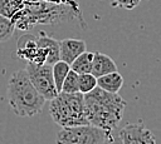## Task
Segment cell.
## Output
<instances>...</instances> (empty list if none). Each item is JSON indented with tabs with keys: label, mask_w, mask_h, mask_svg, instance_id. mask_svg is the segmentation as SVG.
<instances>
[{
	"label": "cell",
	"mask_w": 161,
	"mask_h": 144,
	"mask_svg": "<svg viewBox=\"0 0 161 144\" xmlns=\"http://www.w3.org/2000/svg\"><path fill=\"white\" fill-rule=\"evenodd\" d=\"M6 99L13 113L21 118L39 114L45 104V98L33 85L26 69L16 70L9 78Z\"/></svg>",
	"instance_id": "cell-2"
},
{
	"label": "cell",
	"mask_w": 161,
	"mask_h": 144,
	"mask_svg": "<svg viewBox=\"0 0 161 144\" xmlns=\"http://www.w3.org/2000/svg\"><path fill=\"white\" fill-rule=\"evenodd\" d=\"M84 101L89 124L106 131H114L118 128L127 106L118 93H108L99 86L84 94Z\"/></svg>",
	"instance_id": "cell-1"
},
{
	"label": "cell",
	"mask_w": 161,
	"mask_h": 144,
	"mask_svg": "<svg viewBox=\"0 0 161 144\" xmlns=\"http://www.w3.org/2000/svg\"><path fill=\"white\" fill-rule=\"evenodd\" d=\"M36 38H38V45L44 48L48 53L47 64L54 65L55 63H58L60 60V44H59V41L45 35L44 33H40V35Z\"/></svg>",
	"instance_id": "cell-10"
},
{
	"label": "cell",
	"mask_w": 161,
	"mask_h": 144,
	"mask_svg": "<svg viewBox=\"0 0 161 144\" xmlns=\"http://www.w3.org/2000/svg\"><path fill=\"white\" fill-rule=\"evenodd\" d=\"M69 71H70V64H68L63 60H59L58 63H55L53 65V76H54V83H55L58 93L62 91L63 83Z\"/></svg>",
	"instance_id": "cell-13"
},
{
	"label": "cell",
	"mask_w": 161,
	"mask_h": 144,
	"mask_svg": "<svg viewBox=\"0 0 161 144\" xmlns=\"http://www.w3.org/2000/svg\"><path fill=\"white\" fill-rule=\"evenodd\" d=\"M117 71V65L116 63L112 60L111 56L103 54V53H94V58H93V64H92V70L91 73L99 78V76H103L106 74H109V73H114Z\"/></svg>",
	"instance_id": "cell-9"
},
{
	"label": "cell",
	"mask_w": 161,
	"mask_h": 144,
	"mask_svg": "<svg viewBox=\"0 0 161 144\" xmlns=\"http://www.w3.org/2000/svg\"><path fill=\"white\" fill-rule=\"evenodd\" d=\"M49 114L55 124L60 128L78 126L89 124L87 118V108L84 94L60 91L49 104Z\"/></svg>",
	"instance_id": "cell-3"
},
{
	"label": "cell",
	"mask_w": 161,
	"mask_h": 144,
	"mask_svg": "<svg viewBox=\"0 0 161 144\" xmlns=\"http://www.w3.org/2000/svg\"><path fill=\"white\" fill-rule=\"evenodd\" d=\"M118 134L122 144H156L155 135L141 121L125 125Z\"/></svg>",
	"instance_id": "cell-6"
},
{
	"label": "cell",
	"mask_w": 161,
	"mask_h": 144,
	"mask_svg": "<svg viewBox=\"0 0 161 144\" xmlns=\"http://www.w3.org/2000/svg\"><path fill=\"white\" fill-rule=\"evenodd\" d=\"M98 126L87 124L62 128L55 136L57 144H104L108 134Z\"/></svg>",
	"instance_id": "cell-4"
},
{
	"label": "cell",
	"mask_w": 161,
	"mask_h": 144,
	"mask_svg": "<svg viewBox=\"0 0 161 144\" xmlns=\"http://www.w3.org/2000/svg\"><path fill=\"white\" fill-rule=\"evenodd\" d=\"M62 91L63 93H69V94L79 93V74L78 73H75L70 69V71L68 73L64 83H63Z\"/></svg>",
	"instance_id": "cell-15"
},
{
	"label": "cell",
	"mask_w": 161,
	"mask_h": 144,
	"mask_svg": "<svg viewBox=\"0 0 161 144\" xmlns=\"http://www.w3.org/2000/svg\"><path fill=\"white\" fill-rule=\"evenodd\" d=\"M39 45L38 38L31 34H24L19 38L16 44V56L19 59H24L28 63H34L38 55Z\"/></svg>",
	"instance_id": "cell-7"
},
{
	"label": "cell",
	"mask_w": 161,
	"mask_h": 144,
	"mask_svg": "<svg viewBox=\"0 0 161 144\" xmlns=\"http://www.w3.org/2000/svg\"><path fill=\"white\" fill-rule=\"evenodd\" d=\"M60 44V60L72 64L80 54L86 51V41L80 39L67 38L59 41Z\"/></svg>",
	"instance_id": "cell-8"
},
{
	"label": "cell",
	"mask_w": 161,
	"mask_h": 144,
	"mask_svg": "<svg viewBox=\"0 0 161 144\" xmlns=\"http://www.w3.org/2000/svg\"><path fill=\"white\" fill-rule=\"evenodd\" d=\"M104 144H122V139L119 134H114V131H111L104 141Z\"/></svg>",
	"instance_id": "cell-18"
},
{
	"label": "cell",
	"mask_w": 161,
	"mask_h": 144,
	"mask_svg": "<svg viewBox=\"0 0 161 144\" xmlns=\"http://www.w3.org/2000/svg\"><path fill=\"white\" fill-rule=\"evenodd\" d=\"M97 85L108 93H118L123 85V78L118 71L109 73L97 78Z\"/></svg>",
	"instance_id": "cell-11"
},
{
	"label": "cell",
	"mask_w": 161,
	"mask_h": 144,
	"mask_svg": "<svg viewBox=\"0 0 161 144\" xmlns=\"http://www.w3.org/2000/svg\"><path fill=\"white\" fill-rule=\"evenodd\" d=\"M97 76H94L92 73L79 74V93L87 94L91 93L97 88Z\"/></svg>",
	"instance_id": "cell-14"
},
{
	"label": "cell",
	"mask_w": 161,
	"mask_h": 144,
	"mask_svg": "<svg viewBox=\"0 0 161 144\" xmlns=\"http://www.w3.org/2000/svg\"><path fill=\"white\" fill-rule=\"evenodd\" d=\"M15 29V24L9 18L0 14V43L9 40L13 36Z\"/></svg>",
	"instance_id": "cell-16"
},
{
	"label": "cell",
	"mask_w": 161,
	"mask_h": 144,
	"mask_svg": "<svg viewBox=\"0 0 161 144\" xmlns=\"http://www.w3.org/2000/svg\"><path fill=\"white\" fill-rule=\"evenodd\" d=\"M93 58H94V53H89V51H84L83 54H80L72 64H70V69L78 74H86V73H91L92 70V64H93Z\"/></svg>",
	"instance_id": "cell-12"
},
{
	"label": "cell",
	"mask_w": 161,
	"mask_h": 144,
	"mask_svg": "<svg viewBox=\"0 0 161 144\" xmlns=\"http://www.w3.org/2000/svg\"><path fill=\"white\" fill-rule=\"evenodd\" d=\"M25 69L28 71V75L33 85L45 98V100H52L59 94L54 83L53 65L49 64L38 65L34 63H26Z\"/></svg>",
	"instance_id": "cell-5"
},
{
	"label": "cell",
	"mask_w": 161,
	"mask_h": 144,
	"mask_svg": "<svg viewBox=\"0 0 161 144\" xmlns=\"http://www.w3.org/2000/svg\"><path fill=\"white\" fill-rule=\"evenodd\" d=\"M53 4H59V5H77L78 3L75 0H45Z\"/></svg>",
	"instance_id": "cell-19"
},
{
	"label": "cell",
	"mask_w": 161,
	"mask_h": 144,
	"mask_svg": "<svg viewBox=\"0 0 161 144\" xmlns=\"http://www.w3.org/2000/svg\"><path fill=\"white\" fill-rule=\"evenodd\" d=\"M112 6L125 9V10H133L141 3V0H109Z\"/></svg>",
	"instance_id": "cell-17"
}]
</instances>
